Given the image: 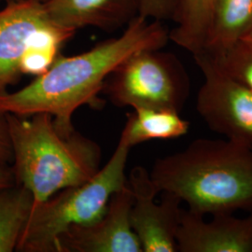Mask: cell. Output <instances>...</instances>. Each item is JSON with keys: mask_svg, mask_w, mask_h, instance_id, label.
Instances as JSON below:
<instances>
[{"mask_svg": "<svg viewBox=\"0 0 252 252\" xmlns=\"http://www.w3.org/2000/svg\"><path fill=\"white\" fill-rule=\"evenodd\" d=\"M169 30L162 21L137 15L124 33L89 51L73 56L59 55L52 66L20 90L0 94V115L22 117L45 112L63 133L74 131L72 117L81 106L100 105L98 94L108 76L129 56L142 50L162 49Z\"/></svg>", "mask_w": 252, "mask_h": 252, "instance_id": "1", "label": "cell"}, {"mask_svg": "<svg viewBox=\"0 0 252 252\" xmlns=\"http://www.w3.org/2000/svg\"><path fill=\"white\" fill-rule=\"evenodd\" d=\"M150 174L159 192L199 215L252 210V150L232 140L196 139L156 160Z\"/></svg>", "mask_w": 252, "mask_h": 252, "instance_id": "2", "label": "cell"}, {"mask_svg": "<svg viewBox=\"0 0 252 252\" xmlns=\"http://www.w3.org/2000/svg\"><path fill=\"white\" fill-rule=\"evenodd\" d=\"M12 149L15 183L41 203L62 189L93 179L100 170L101 149L76 130L61 132L45 112L31 119L3 115Z\"/></svg>", "mask_w": 252, "mask_h": 252, "instance_id": "3", "label": "cell"}, {"mask_svg": "<svg viewBox=\"0 0 252 252\" xmlns=\"http://www.w3.org/2000/svg\"><path fill=\"white\" fill-rule=\"evenodd\" d=\"M130 149L120 137L109 161L93 179L62 189L44 202L34 203L16 251L55 252L57 239L66 229L99 219L111 195L127 183L126 167Z\"/></svg>", "mask_w": 252, "mask_h": 252, "instance_id": "4", "label": "cell"}, {"mask_svg": "<svg viewBox=\"0 0 252 252\" xmlns=\"http://www.w3.org/2000/svg\"><path fill=\"white\" fill-rule=\"evenodd\" d=\"M161 50L139 51L121 63L104 84L108 99L120 108L180 113L189 96V78L180 60Z\"/></svg>", "mask_w": 252, "mask_h": 252, "instance_id": "5", "label": "cell"}, {"mask_svg": "<svg viewBox=\"0 0 252 252\" xmlns=\"http://www.w3.org/2000/svg\"><path fill=\"white\" fill-rule=\"evenodd\" d=\"M204 82L196 108L208 127L252 150V92L223 72L206 54L193 55Z\"/></svg>", "mask_w": 252, "mask_h": 252, "instance_id": "6", "label": "cell"}, {"mask_svg": "<svg viewBox=\"0 0 252 252\" xmlns=\"http://www.w3.org/2000/svg\"><path fill=\"white\" fill-rule=\"evenodd\" d=\"M74 34L53 24L37 0L6 4L0 9V94L7 92L22 76L20 63L31 47L62 49Z\"/></svg>", "mask_w": 252, "mask_h": 252, "instance_id": "7", "label": "cell"}, {"mask_svg": "<svg viewBox=\"0 0 252 252\" xmlns=\"http://www.w3.org/2000/svg\"><path fill=\"white\" fill-rule=\"evenodd\" d=\"M128 184L134 195L130 212L131 226L144 252H175L176 234L180 224L181 200L163 192L160 204L155 202L159 193L150 172L135 166L129 175Z\"/></svg>", "mask_w": 252, "mask_h": 252, "instance_id": "8", "label": "cell"}, {"mask_svg": "<svg viewBox=\"0 0 252 252\" xmlns=\"http://www.w3.org/2000/svg\"><path fill=\"white\" fill-rule=\"evenodd\" d=\"M133 203L127 180L111 195L99 219L88 224L70 226L60 234L55 252H143L130 221Z\"/></svg>", "mask_w": 252, "mask_h": 252, "instance_id": "9", "label": "cell"}, {"mask_svg": "<svg viewBox=\"0 0 252 252\" xmlns=\"http://www.w3.org/2000/svg\"><path fill=\"white\" fill-rule=\"evenodd\" d=\"M190 210H181L176 234L180 252H252V214L212 215L210 220Z\"/></svg>", "mask_w": 252, "mask_h": 252, "instance_id": "10", "label": "cell"}, {"mask_svg": "<svg viewBox=\"0 0 252 252\" xmlns=\"http://www.w3.org/2000/svg\"><path fill=\"white\" fill-rule=\"evenodd\" d=\"M46 14L57 27L76 32L83 27L114 30L139 14L140 0H47Z\"/></svg>", "mask_w": 252, "mask_h": 252, "instance_id": "11", "label": "cell"}, {"mask_svg": "<svg viewBox=\"0 0 252 252\" xmlns=\"http://www.w3.org/2000/svg\"><path fill=\"white\" fill-rule=\"evenodd\" d=\"M252 27V0H213L202 52L216 55L243 39Z\"/></svg>", "mask_w": 252, "mask_h": 252, "instance_id": "12", "label": "cell"}, {"mask_svg": "<svg viewBox=\"0 0 252 252\" xmlns=\"http://www.w3.org/2000/svg\"><path fill=\"white\" fill-rule=\"evenodd\" d=\"M189 123L179 112L166 109L134 108L128 113L123 138L131 148L153 139H173L186 135Z\"/></svg>", "mask_w": 252, "mask_h": 252, "instance_id": "13", "label": "cell"}, {"mask_svg": "<svg viewBox=\"0 0 252 252\" xmlns=\"http://www.w3.org/2000/svg\"><path fill=\"white\" fill-rule=\"evenodd\" d=\"M213 0H177L169 40L195 55L204 50Z\"/></svg>", "mask_w": 252, "mask_h": 252, "instance_id": "14", "label": "cell"}, {"mask_svg": "<svg viewBox=\"0 0 252 252\" xmlns=\"http://www.w3.org/2000/svg\"><path fill=\"white\" fill-rule=\"evenodd\" d=\"M33 204L31 191L20 184L0 189V252L16 251Z\"/></svg>", "mask_w": 252, "mask_h": 252, "instance_id": "15", "label": "cell"}, {"mask_svg": "<svg viewBox=\"0 0 252 252\" xmlns=\"http://www.w3.org/2000/svg\"><path fill=\"white\" fill-rule=\"evenodd\" d=\"M208 55L223 72L252 92V42L241 39L220 54Z\"/></svg>", "mask_w": 252, "mask_h": 252, "instance_id": "16", "label": "cell"}, {"mask_svg": "<svg viewBox=\"0 0 252 252\" xmlns=\"http://www.w3.org/2000/svg\"><path fill=\"white\" fill-rule=\"evenodd\" d=\"M176 6L177 0H140L139 15L162 22L173 20Z\"/></svg>", "mask_w": 252, "mask_h": 252, "instance_id": "17", "label": "cell"}, {"mask_svg": "<svg viewBox=\"0 0 252 252\" xmlns=\"http://www.w3.org/2000/svg\"><path fill=\"white\" fill-rule=\"evenodd\" d=\"M12 161V149L7 122L0 115V163L8 164Z\"/></svg>", "mask_w": 252, "mask_h": 252, "instance_id": "18", "label": "cell"}, {"mask_svg": "<svg viewBox=\"0 0 252 252\" xmlns=\"http://www.w3.org/2000/svg\"><path fill=\"white\" fill-rule=\"evenodd\" d=\"M15 184V179L12 168L8 164L0 163V189L7 188Z\"/></svg>", "mask_w": 252, "mask_h": 252, "instance_id": "19", "label": "cell"}, {"mask_svg": "<svg viewBox=\"0 0 252 252\" xmlns=\"http://www.w3.org/2000/svg\"><path fill=\"white\" fill-rule=\"evenodd\" d=\"M243 39H246V40H248V41L252 42V28L250 29V31L248 32V34L245 36Z\"/></svg>", "mask_w": 252, "mask_h": 252, "instance_id": "20", "label": "cell"}, {"mask_svg": "<svg viewBox=\"0 0 252 252\" xmlns=\"http://www.w3.org/2000/svg\"><path fill=\"white\" fill-rule=\"evenodd\" d=\"M19 1H23V0H5L6 4H9V3H14V2H19Z\"/></svg>", "mask_w": 252, "mask_h": 252, "instance_id": "21", "label": "cell"}, {"mask_svg": "<svg viewBox=\"0 0 252 252\" xmlns=\"http://www.w3.org/2000/svg\"><path fill=\"white\" fill-rule=\"evenodd\" d=\"M37 1H39L40 3H44V2H46L47 0H37Z\"/></svg>", "mask_w": 252, "mask_h": 252, "instance_id": "22", "label": "cell"}]
</instances>
